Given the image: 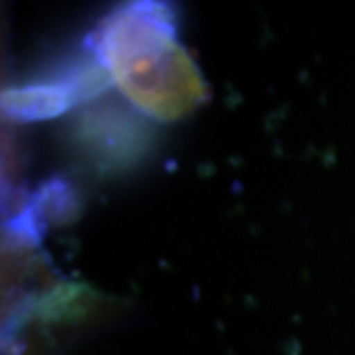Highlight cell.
<instances>
[{"label":"cell","mask_w":355,"mask_h":355,"mask_svg":"<svg viewBox=\"0 0 355 355\" xmlns=\"http://www.w3.org/2000/svg\"><path fill=\"white\" fill-rule=\"evenodd\" d=\"M111 76L101 62L89 55L71 60L50 76L2 91V113L16 121H46L65 114L109 87Z\"/></svg>","instance_id":"cell-2"},{"label":"cell","mask_w":355,"mask_h":355,"mask_svg":"<svg viewBox=\"0 0 355 355\" xmlns=\"http://www.w3.org/2000/svg\"><path fill=\"white\" fill-rule=\"evenodd\" d=\"M76 139L101 168H121L139 160L148 148V128L121 107H89L79 114Z\"/></svg>","instance_id":"cell-3"},{"label":"cell","mask_w":355,"mask_h":355,"mask_svg":"<svg viewBox=\"0 0 355 355\" xmlns=\"http://www.w3.org/2000/svg\"><path fill=\"white\" fill-rule=\"evenodd\" d=\"M87 46L123 97L148 119H184L209 95L164 2L123 4L103 18Z\"/></svg>","instance_id":"cell-1"}]
</instances>
